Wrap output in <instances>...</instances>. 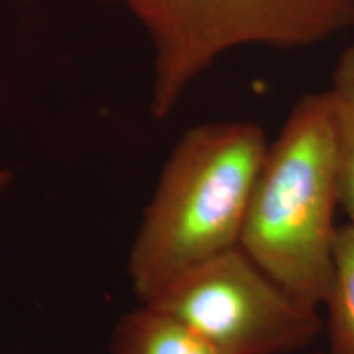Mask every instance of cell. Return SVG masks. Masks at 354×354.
Returning <instances> with one entry per match:
<instances>
[{
  "label": "cell",
  "instance_id": "7a4b0ae2",
  "mask_svg": "<svg viewBox=\"0 0 354 354\" xmlns=\"http://www.w3.org/2000/svg\"><path fill=\"white\" fill-rule=\"evenodd\" d=\"M339 174L326 92L300 99L256 179L240 246L274 281L320 308L333 279Z\"/></svg>",
  "mask_w": 354,
  "mask_h": 354
},
{
  "label": "cell",
  "instance_id": "ba28073f",
  "mask_svg": "<svg viewBox=\"0 0 354 354\" xmlns=\"http://www.w3.org/2000/svg\"><path fill=\"white\" fill-rule=\"evenodd\" d=\"M10 183H12V172L7 169H0V194L6 192Z\"/></svg>",
  "mask_w": 354,
  "mask_h": 354
},
{
  "label": "cell",
  "instance_id": "52a82bcc",
  "mask_svg": "<svg viewBox=\"0 0 354 354\" xmlns=\"http://www.w3.org/2000/svg\"><path fill=\"white\" fill-rule=\"evenodd\" d=\"M323 307L328 354H354V223L338 227L335 241L333 279Z\"/></svg>",
  "mask_w": 354,
  "mask_h": 354
},
{
  "label": "cell",
  "instance_id": "6da1fadb",
  "mask_svg": "<svg viewBox=\"0 0 354 354\" xmlns=\"http://www.w3.org/2000/svg\"><path fill=\"white\" fill-rule=\"evenodd\" d=\"M253 122H214L180 136L133 241L128 276L141 302L180 274L240 245L268 153Z\"/></svg>",
  "mask_w": 354,
  "mask_h": 354
},
{
  "label": "cell",
  "instance_id": "3957f363",
  "mask_svg": "<svg viewBox=\"0 0 354 354\" xmlns=\"http://www.w3.org/2000/svg\"><path fill=\"white\" fill-rule=\"evenodd\" d=\"M122 6L154 50L151 113L169 115L216 57L245 44L294 50L354 26V0H99Z\"/></svg>",
  "mask_w": 354,
  "mask_h": 354
},
{
  "label": "cell",
  "instance_id": "9c48e42d",
  "mask_svg": "<svg viewBox=\"0 0 354 354\" xmlns=\"http://www.w3.org/2000/svg\"><path fill=\"white\" fill-rule=\"evenodd\" d=\"M313 354H328V353H313Z\"/></svg>",
  "mask_w": 354,
  "mask_h": 354
},
{
  "label": "cell",
  "instance_id": "8992f818",
  "mask_svg": "<svg viewBox=\"0 0 354 354\" xmlns=\"http://www.w3.org/2000/svg\"><path fill=\"white\" fill-rule=\"evenodd\" d=\"M326 92L339 174V207L354 223V43L344 48Z\"/></svg>",
  "mask_w": 354,
  "mask_h": 354
},
{
  "label": "cell",
  "instance_id": "277c9868",
  "mask_svg": "<svg viewBox=\"0 0 354 354\" xmlns=\"http://www.w3.org/2000/svg\"><path fill=\"white\" fill-rule=\"evenodd\" d=\"M192 326L220 354H292L323 331L302 302L238 245L194 266L151 300Z\"/></svg>",
  "mask_w": 354,
  "mask_h": 354
},
{
  "label": "cell",
  "instance_id": "5b68a950",
  "mask_svg": "<svg viewBox=\"0 0 354 354\" xmlns=\"http://www.w3.org/2000/svg\"><path fill=\"white\" fill-rule=\"evenodd\" d=\"M110 354H220L192 326L141 302L115 326Z\"/></svg>",
  "mask_w": 354,
  "mask_h": 354
}]
</instances>
